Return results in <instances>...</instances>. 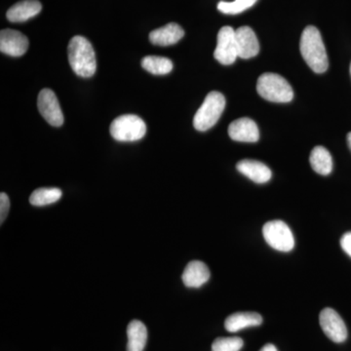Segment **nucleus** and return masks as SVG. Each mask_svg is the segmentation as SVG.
Returning a JSON list of instances; mask_svg holds the SVG:
<instances>
[{"instance_id": "1", "label": "nucleus", "mask_w": 351, "mask_h": 351, "mask_svg": "<svg viewBox=\"0 0 351 351\" xmlns=\"http://www.w3.org/2000/svg\"><path fill=\"white\" fill-rule=\"evenodd\" d=\"M302 56L314 73H323L329 66L326 48L323 43L320 32L313 25L304 29L300 43Z\"/></svg>"}, {"instance_id": "2", "label": "nucleus", "mask_w": 351, "mask_h": 351, "mask_svg": "<svg viewBox=\"0 0 351 351\" xmlns=\"http://www.w3.org/2000/svg\"><path fill=\"white\" fill-rule=\"evenodd\" d=\"M69 62L76 75L91 77L96 73L97 62L91 43L83 36L71 39L68 47Z\"/></svg>"}, {"instance_id": "3", "label": "nucleus", "mask_w": 351, "mask_h": 351, "mask_svg": "<svg viewBox=\"0 0 351 351\" xmlns=\"http://www.w3.org/2000/svg\"><path fill=\"white\" fill-rule=\"evenodd\" d=\"M257 91L261 97L274 103H289L294 91L287 80L276 73H263L258 77Z\"/></svg>"}, {"instance_id": "4", "label": "nucleus", "mask_w": 351, "mask_h": 351, "mask_svg": "<svg viewBox=\"0 0 351 351\" xmlns=\"http://www.w3.org/2000/svg\"><path fill=\"white\" fill-rule=\"evenodd\" d=\"M225 107L223 95L217 91L210 92L193 119V126L196 130L204 132L211 129L218 122Z\"/></svg>"}, {"instance_id": "5", "label": "nucleus", "mask_w": 351, "mask_h": 351, "mask_svg": "<svg viewBox=\"0 0 351 351\" xmlns=\"http://www.w3.org/2000/svg\"><path fill=\"white\" fill-rule=\"evenodd\" d=\"M147 125L138 115H120L110 125V135L119 142H135L144 138Z\"/></svg>"}, {"instance_id": "6", "label": "nucleus", "mask_w": 351, "mask_h": 351, "mask_svg": "<svg viewBox=\"0 0 351 351\" xmlns=\"http://www.w3.org/2000/svg\"><path fill=\"white\" fill-rule=\"evenodd\" d=\"M263 239L274 250L290 252L294 249L295 239L292 230L282 221H269L263 228Z\"/></svg>"}, {"instance_id": "7", "label": "nucleus", "mask_w": 351, "mask_h": 351, "mask_svg": "<svg viewBox=\"0 0 351 351\" xmlns=\"http://www.w3.org/2000/svg\"><path fill=\"white\" fill-rule=\"evenodd\" d=\"M214 57L217 61L225 66L234 63L239 57L235 29L232 27H223L219 29Z\"/></svg>"}, {"instance_id": "8", "label": "nucleus", "mask_w": 351, "mask_h": 351, "mask_svg": "<svg viewBox=\"0 0 351 351\" xmlns=\"http://www.w3.org/2000/svg\"><path fill=\"white\" fill-rule=\"evenodd\" d=\"M38 107L43 119L55 127H60L64 123V114L60 107L56 95L50 89L41 90L38 95Z\"/></svg>"}, {"instance_id": "9", "label": "nucleus", "mask_w": 351, "mask_h": 351, "mask_svg": "<svg viewBox=\"0 0 351 351\" xmlns=\"http://www.w3.org/2000/svg\"><path fill=\"white\" fill-rule=\"evenodd\" d=\"M319 322L324 334L334 343H343L348 338L345 322L334 309H323L320 313Z\"/></svg>"}, {"instance_id": "10", "label": "nucleus", "mask_w": 351, "mask_h": 351, "mask_svg": "<svg viewBox=\"0 0 351 351\" xmlns=\"http://www.w3.org/2000/svg\"><path fill=\"white\" fill-rule=\"evenodd\" d=\"M29 48V39L15 29H2L0 32V51L12 57L23 56Z\"/></svg>"}, {"instance_id": "11", "label": "nucleus", "mask_w": 351, "mask_h": 351, "mask_svg": "<svg viewBox=\"0 0 351 351\" xmlns=\"http://www.w3.org/2000/svg\"><path fill=\"white\" fill-rule=\"evenodd\" d=\"M228 135L237 142L255 143L260 138L257 124L248 117H242L230 123Z\"/></svg>"}, {"instance_id": "12", "label": "nucleus", "mask_w": 351, "mask_h": 351, "mask_svg": "<svg viewBox=\"0 0 351 351\" xmlns=\"http://www.w3.org/2000/svg\"><path fill=\"white\" fill-rule=\"evenodd\" d=\"M239 57L251 59L260 52V43L253 29L249 27H241L235 31Z\"/></svg>"}, {"instance_id": "13", "label": "nucleus", "mask_w": 351, "mask_h": 351, "mask_svg": "<svg viewBox=\"0 0 351 351\" xmlns=\"http://www.w3.org/2000/svg\"><path fill=\"white\" fill-rule=\"evenodd\" d=\"M237 169L256 184H265L271 179V170L260 161L245 159L237 164Z\"/></svg>"}, {"instance_id": "14", "label": "nucleus", "mask_w": 351, "mask_h": 351, "mask_svg": "<svg viewBox=\"0 0 351 351\" xmlns=\"http://www.w3.org/2000/svg\"><path fill=\"white\" fill-rule=\"evenodd\" d=\"M209 278L210 270L200 261L189 263L182 276V282L189 288H199L207 283Z\"/></svg>"}, {"instance_id": "15", "label": "nucleus", "mask_w": 351, "mask_h": 351, "mask_svg": "<svg viewBox=\"0 0 351 351\" xmlns=\"http://www.w3.org/2000/svg\"><path fill=\"white\" fill-rule=\"evenodd\" d=\"M184 36V31L181 25L176 23L164 25L162 27L154 29L149 34V40L154 45L169 46L179 43Z\"/></svg>"}, {"instance_id": "16", "label": "nucleus", "mask_w": 351, "mask_h": 351, "mask_svg": "<svg viewBox=\"0 0 351 351\" xmlns=\"http://www.w3.org/2000/svg\"><path fill=\"white\" fill-rule=\"evenodd\" d=\"M43 9L38 0H23L7 11V19L12 23H22L36 17Z\"/></svg>"}, {"instance_id": "17", "label": "nucleus", "mask_w": 351, "mask_h": 351, "mask_svg": "<svg viewBox=\"0 0 351 351\" xmlns=\"http://www.w3.org/2000/svg\"><path fill=\"white\" fill-rule=\"evenodd\" d=\"M263 317L257 313H237L228 316L226 319V331L237 332L245 328L260 326Z\"/></svg>"}, {"instance_id": "18", "label": "nucleus", "mask_w": 351, "mask_h": 351, "mask_svg": "<svg viewBox=\"0 0 351 351\" xmlns=\"http://www.w3.org/2000/svg\"><path fill=\"white\" fill-rule=\"evenodd\" d=\"M127 351H143L147 345V330L140 320H133L127 327Z\"/></svg>"}, {"instance_id": "19", "label": "nucleus", "mask_w": 351, "mask_h": 351, "mask_svg": "<svg viewBox=\"0 0 351 351\" xmlns=\"http://www.w3.org/2000/svg\"><path fill=\"white\" fill-rule=\"evenodd\" d=\"M311 167L317 174L328 176L332 170V159L324 147H315L309 157Z\"/></svg>"}, {"instance_id": "20", "label": "nucleus", "mask_w": 351, "mask_h": 351, "mask_svg": "<svg viewBox=\"0 0 351 351\" xmlns=\"http://www.w3.org/2000/svg\"><path fill=\"white\" fill-rule=\"evenodd\" d=\"M62 191L57 188H41L36 189L29 197V202L34 206H46L61 199Z\"/></svg>"}, {"instance_id": "21", "label": "nucleus", "mask_w": 351, "mask_h": 351, "mask_svg": "<svg viewBox=\"0 0 351 351\" xmlns=\"http://www.w3.org/2000/svg\"><path fill=\"white\" fill-rule=\"evenodd\" d=\"M142 66L152 75H164L171 73L173 69V63L167 58L147 56L143 59Z\"/></svg>"}, {"instance_id": "22", "label": "nucleus", "mask_w": 351, "mask_h": 351, "mask_svg": "<svg viewBox=\"0 0 351 351\" xmlns=\"http://www.w3.org/2000/svg\"><path fill=\"white\" fill-rule=\"evenodd\" d=\"M256 2H257V0H234L232 2L219 1L218 9L221 13L235 15V14L244 12L247 9L251 8Z\"/></svg>"}, {"instance_id": "23", "label": "nucleus", "mask_w": 351, "mask_h": 351, "mask_svg": "<svg viewBox=\"0 0 351 351\" xmlns=\"http://www.w3.org/2000/svg\"><path fill=\"white\" fill-rule=\"evenodd\" d=\"M243 348V341L239 337L218 338L212 345V351H240Z\"/></svg>"}, {"instance_id": "24", "label": "nucleus", "mask_w": 351, "mask_h": 351, "mask_svg": "<svg viewBox=\"0 0 351 351\" xmlns=\"http://www.w3.org/2000/svg\"><path fill=\"white\" fill-rule=\"evenodd\" d=\"M10 209V200L6 193L0 195V223H3Z\"/></svg>"}, {"instance_id": "25", "label": "nucleus", "mask_w": 351, "mask_h": 351, "mask_svg": "<svg viewBox=\"0 0 351 351\" xmlns=\"http://www.w3.org/2000/svg\"><path fill=\"white\" fill-rule=\"evenodd\" d=\"M341 246L351 258V232H346L343 235L341 239Z\"/></svg>"}, {"instance_id": "26", "label": "nucleus", "mask_w": 351, "mask_h": 351, "mask_svg": "<svg viewBox=\"0 0 351 351\" xmlns=\"http://www.w3.org/2000/svg\"><path fill=\"white\" fill-rule=\"evenodd\" d=\"M260 351H278V350H277L276 346L272 345V343H267V345H265V346H263L262 350H261Z\"/></svg>"}, {"instance_id": "27", "label": "nucleus", "mask_w": 351, "mask_h": 351, "mask_svg": "<svg viewBox=\"0 0 351 351\" xmlns=\"http://www.w3.org/2000/svg\"><path fill=\"white\" fill-rule=\"evenodd\" d=\"M348 147H350V149L351 151V132H350V133H348Z\"/></svg>"}, {"instance_id": "28", "label": "nucleus", "mask_w": 351, "mask_h": 351, "mask_svg": "<svg viewBox=\"0 0 351 351\" xmlns=\"http://www.w3.org/2000/svg\"><path fill=\"white\" fill-rule=\"evenodd\" d=\"M350 73H351V66H350Z\"/></svg>"}]
</instances>
